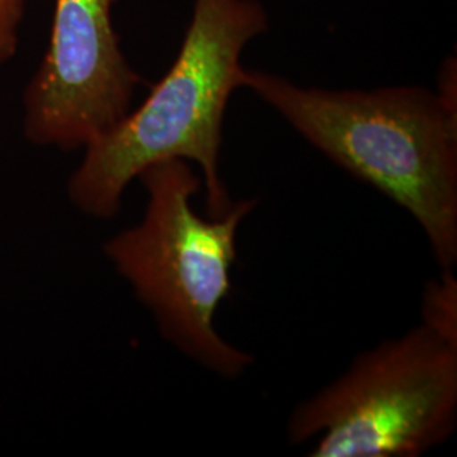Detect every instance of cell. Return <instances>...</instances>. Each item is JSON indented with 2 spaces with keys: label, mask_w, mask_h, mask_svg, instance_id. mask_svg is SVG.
Returning <instances> with one entry per match:
<instances>
[{
  "label": "cell",
  "mask_w": 457,
  "mask_h": 457,
  "mask_svg": "<svg viewBox=\"0 0 457 457\" xmlns=\"http://www.w3.org/2000/svg\"><path fill=\"white\" fill-rule=\"evenodd\" d=\"M26 0H0V65L16 56Z\"/></svg>",
  "instance_id": "52a82bcc"
},
{
  "label": "cell",
  "mask_w": 457,
  "mask_h": 457,
  "mask_svg": "<svg viewBox=\"0 0 457 457\" xmlns=\"http://www.w3.org/2000/svg\"><path fill=\"white\" fill-rule=\"evenodd\" d=\"M457 424V347L425 326L360 354L288 420L295 444L319 436L315 457H415Z\"/></svg>",
  "instance_id": "277c9868"
},
{
  "label": "cell",
  "mask_w": 457,
  "mask_h": 457,
  "mask_svg": "<svg viewBox=\"0 0 457 457\" xmlns=\"http://www.w3.org/2000/svg\"><path fill=\"white\" fill-rule=\"evenodd\" d=\"M249 88L312 146L405 209L442 270L457 262V107L419 85L302 87L245 70Z\"/></svg>",
  "instance_id": "6da1fadb"
},
{
  "label": "cell",
  "mask_w": 457,
  "mask_h": 457,
  "mask_svg": "<svg viewBox=\"0 0 457 457\" xmlns=\"http://www.w3.org/2000/svg\"><path fill=\"white\" fill-rule=\"evenodd\" d=\"M145 219L104 245L107 258L154 315L164 339L202 368L237 378L254 358L215 330L213 317L230 292L237 230L256 200L232 202L222 217H202L192 198L202 180L185 160L145 168Z\"/></svg>",
  "instance_id": "3957f363"
},
{
  "label": "cell",
  "mask_w": 457,
  "mask_h": 457,
  "mask_svg": "<svg viewBox=\"0 0 457 457\" xmlns=\"http://www.w3.org/2000/svg\"><path fill=\"white\" fill-rule=\"evenodd\" d=\"M268 29L260 0H194L177 60L146 100L114 129L85 147L68 181L77 209L114 217L128 185L151 164L185 160L202 170L209 217L232 205L219 171L228 98L243 88L245 46Z\"/></svg>",
  "instance_id": "7a4b0ae2"
},
{
  "label": "cell",
  "mask_w": 457,
  "mask_h": 457,
  "mask_svg": "<svg viewBox=\"0 0 457 457\" xmlns=\"http://www.w3.org/2000/svg\"><path fill=\"white\" fill-rule=\"evenodd\" d=\"M422 326L457 347V279L453 268L430 279L422 294Z\"/></svg>",
  "instance_id": "8992f818"
},
{
  "label": "cell",
  "mask_w": 457,
  "mask_h": 457,
  "mask_svg": "<svg viewBox=\"0 0 457 457\" xmlns=\"http://www.w3.org/2000/svg\"><path fill=\"white\" fill-rule=\"evenodd\" d=\"M439 97L447 104L457 107V65L456 56H449L439 71L437 79V90Z\"/></svg>",
  "instance_id": "ba28073f"
},
{
  "label": "cell",
  "mask_w": 457,
  "mask_h": 457,
  "mask_svg": "<svg viewBox=\"0 0 457 457\" xmlns=\"http://www.w3.org/2000/svg\"><path fill=\"white\" fill-rule=\"evenodd\" d=\"M117 0H54L46 54L24 92V136L37 146L87 147L129 114L141 77L112 11Z\"/></svg>",
  "instance_id": "5b68a950"
}]
</instances>
